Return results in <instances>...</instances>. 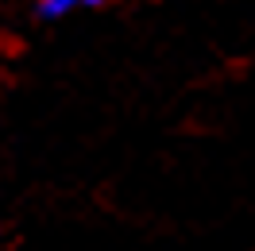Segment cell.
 Here are the masks:
<instances>
[{
	"mask_svg": "<svg viewBox=\"0 0 255 251\" xmlns=\"http://www.w3.org/2000/svg\"><path fill=\"white\" fill-rule=\"evenodd\" d=\"M89 4H135V0H89Z\"/></svg>",
	"mask_w": 255,
	"mask_h": 251,
	"instance_id": "obj_2",
	"label": "cell"
},
{
	"mask_svg": "<svg viewBox=\"0 0 255 251\" xmlns=\"http://www.w3.org/2000/svg\"><path fill=\"white\" fill-rule=\"evenodd\" d=\"M78 4H85V0H39V16L43 19H58V16H70Z\"/></svg>",
	"mask_w": 255,
	"mask_h": 251,
	"instance_id": "obj_1",
	"label": "cell"
}]
</instances>
